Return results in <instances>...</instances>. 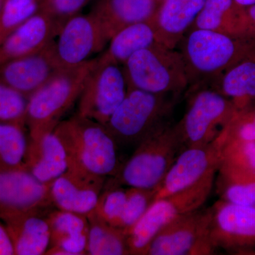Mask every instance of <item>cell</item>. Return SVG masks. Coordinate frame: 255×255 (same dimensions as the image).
I'll list each match as a JSON object with an SVG mask.
<instances>
[{"instance_id": "cell-1", "label": "cell", "mask_w": 255, "mask_h": 255, "mask_svg": "<svg viewBox=\"0 0 255 255\" xmlns=\"http://www.w3.org/2000/svg\"><path fill=\"white\" fill-rule=\"evenodd\" d=\"M191 89L209 85L235 64L255 55V39L190 28L179 45Z\"/></svg>"}, {"instance_id": "cell-2", "label": "cell", "mask_w": 255, "mask_h": 255, "mask_svg": "<svg viewBox=\"0 0 255 255\" xmlns=\"http://www.w3.org/2000/svg\"><path fill=\"white\" fill-rule=\"evenodd\" d=\"M54 130L68 152L69 168L107 179L119 172V145L103 124L77 114Z\"/></svg>"}, {"instance_id": "cell-3", "label": "cell", "mask_w": 255, "mask_h": 255, "mask_svg": "<svg viewBox=\"0 0 255 255\" xmlns=\"http://www.w3.org/2000/svg\"><path fill=\"white\" fill-rule=\"evenodd\" d=\"M175 125L165 122L139 142L107 186L155 189L183 150Z\"/></svg>"}, {"instance_id": "cell-4", "label": "cell", "mask_w": 255, "mask_h": 255, "mask_svg": "<svg viewBox=\"0 0 255 255\" xmlns=\"http://www.w3.org/2000/svg\"><path fill=\"white\" fill-rule=\"evenodd\" d=\"M97 58L64 68L28 97L26 125L31 139L52 132L79 100Z\"/></svg>"}, {"instance_id": "cell-5", "label": "cell", "mask_w": 255, "mask_h": 255, "mask_svg": "<svg viewBox=\"0 0 255 255\" xmlns=\"http://www.w3.org/2000/svg\"><path fill=\"white\" fill-rule=\"evenodd\" d=\"M122 66L128 88L179 96L189 86L180 52L159 43L134 53Z\"/></svg>"}, {"instance_id": "cell-6", "label": "cell", "mask_w": 255, "mask_h": 255, "mask_svg": "<svg viewBox=\"0 0 255 255\" xmlns=\"http://www.w3.org/2000/svg\"><path fill=\"white\" fill-rule=\"evenodd\" d=\"M177 97L128 88L125 98L104 126L118 145H137L167 122Z\"/></svg>"}, {"instance_id": "cell-7", "label": "cell", "mask_w": 255, "mask_h": 255, "mask_svg": "<svg viewBox=\"0 0 255 255\" xmlns=\"http://www.w3.org/2000/svg\"><path fill=\"white\" fill-rule=\"evenodd\" d=\"M216 172L187 189L154 201L140 221L126 233L130 255H143L162 228L183 215L201 209L214 189Z\"/></svg>"}, {"instance_id": "cell-8", "label": "cell", "mask_w": 255, "mask_h": 255, "mask_svg": "<svg viewBox=\"0 0 255 255\" xmlns=\"http://www.w3.org/2000/svg\"><path fill=\"white\" fill-rule=\"evenodd\" d=\"M191 90L187 110L175 124L184 149L215 141L236 113L231 101L213 87L204 85Z\"/></svg>"}, {"instance_id": "cell-9", "label": "cell", "mask_w": 255, "mask_h": 255, "mask_svg": "<svg viewBox=\"0 0 255 255\" xmlns=\"http://www.w3.org/2000/svg\"><path fill=\"white\" fill-rule=\"evenodd\" d=\"M211 209H199L167 224L151 241L143 255H209L216 249L210 238Z\"/></svg>"}, {"instance_id": "cell-10", "label": "cell", "mask_w": 255, "mask_h": 255, "mask_svg": "<svg viewBox=\"0 0 255 255\" xmlns=\"http://www.w3.org/2000/svg\"><path fill=\"white\" fill-rule=\"evenodd\" d=\"M127 92L123 66L100 56L79 99L78 114L105 125Z\"/></svg>"}, {"instance_id": "cell-11", "label": "cell", "mask_w": 255, "mask_h": 255, "mask_svg": "<svg viewBox=\"0 0 255 255\" xmlns=\"http://www.w3.org/2000/svg\"><path fill=\"white\" fill-rule=\"evenodd\" d=\"M210 209V238L216 250L243 255L255 251V208L220 199Z\"/></svg>"}, {"instance_id": "cell-12", "label": "cell", "mask_w": 255, "mask_h": 255, "mask_svg": "<svg viewBox=\"0 0 255 255\" xmlns=\"http://www.w3.org/2000/svg\"><path fill=\"white\" fill-rule=\"evenodd\" d=\"M225 140L224 130L211 143L182 150L156 188L155 200L187 189L209 174L217 172Z\"/></svg>"}, {"instance_id": "cell-13", "label": "cell", "mask_w": 255, "mask_h": 255, "mask_svg": "<svg viewBox=\"0 0 255 255\" xmlns=\"http://www.w3.org/2000/svg\"><path fill=\"white\" fill-rule=\"evenodd\" d=\"M50 186L35 179L26 169H0V221L53 209Z\"/></svg>"}, {"instance_id": "cell-14", "label": "cell", "mask_w": 255, "mask_h": 255, "mask_svg": "<svg viewBox=\"0 0 255 255\" xmlns=\"http://www.w3.org/2000/svg\"><path fill=\"white\" fill-rule=\"evenodd\" d=\"M55 40L62 68L76 66L103 51L110 40L91 14L75 15L65 21Z\"/></svg>"}, {"instance_id": "cell-15", "label": "cell", "mask_w": 255, "mask_h": 255, "mask_svg": "<svg viewBox=\"0 0 255 255\" xmlns=\"http://www.w3.org/2000/svg\"><path fill=\"white\" fill-rule=\"evenodd\" d=\"M63 68L57 58L53 41L38 53L0 65V81L28 98Z\"/></svg>"}, {"instance_id": "cell-16", "label": "cell", "mask_w": 255, "mask_h": 255, "mask_svg": "<svg viewBox=\"0 0 255 255\" xmlns=\"http://www.w3.org/2000/svg\"><path fill=\"white\" fill-rule=\"evenodd\" d=\"M107 180L69 168L50 184L52 204L55 209L87 216L95 211Z\"/></svg>"}, {"instance_id": "cell-17", "label": "cell", "mask_w": 255, "mask_h": 255, "mask_svg": "<svg viewBox=\"0 0 255 255\" xmlns=\"http://www.w3.org/2000/svg\"><path fill=\"white\" fill-rule=\"evenodd\" d=\"M60 30L58 23L41 9L18 26L0 45V65L44 49L55 41Z\"/></svg>"}, {"instance_id": "cell-18", "label": "cell", "mask_w": 255, "mask_h": 255, "mask_svg": "<svg viewBox=\"0 0 255 255\" xmlns=\"http://www.w3.org/2000/svg\"><path fill=\"white\" fill-rule=\"evenodd\" d=\"M69 165L68 152L55 130L38 138L29 137L25 168L38 182L50 186L68 170Z\"/></svg>"}, {"instance_id": "cell-19", "label": "cell", "mask_w": 255, "mask_h": 255, "mask_svg": "<svg viewBox=\"0 0 255 255\" xmlns=\"http://www.w3.org/2000/svg\"><path fill=\"white\" fill-rule=\"evenodd\" d=\"M206 0H164L151 19L157 43L177 48L191 27Z\"/></svg>"}, {"instance_id": "cell-20", "label": "cell", "mask_w": 255, "mask_h": 255, "mask_svg": "<svg viewBox=\"0 0 255 255\" xmlns=\"http://www.w3.org/2000/svg\"><path fill=\"white\" fill-rule=\"evenodd\" d=\"M50 244L46 255H87L89 221L86 216L58 209L47 213Z\"/></svg>"}, {"instance_id": "cell-21", "label": "cell", "mask_w": 255, "mask_h": 255, "mask_svg": "<svg viewBox=\"0 0 255 255\" xmlns=\"http://www.w3.org/2000/svg\"><path fill=\"white\" fill-rule=\"evenodd\" d=\"M157 8L155 0H96L90 14L110 41L127 26L152 19Z\"/></svg>"}, {"instance_id": "cell-22", "label": "cell", "mask_w": 255, "mask_h": 255, "mask_svg": "<svg viewBox=\"0 0 255 255\" xmlns=\"http://www.w3.org/2000/svg\"><path fill=\"white\" fill-rule=\"evenodd\" d=\"M50 210L26 213L3 222L12 241L15 255L46 254L50 244L47 219Z\"/></svg>"}, {"instance_id": "cell-23", "label": "cell", "mask_w": 255, "mask_h": 255, "mask_svg": "<svg viewBox=\"0 0 255 255\" xmlns=\"http://www.w3.org/2000/svg\"><path fill=\"white\" fill-rule=\"evenodd\" d=\"M190 28L255 39L250 32L246 7L239 6L234 0H206Z\"/></svg>"}, {"instance_id": "cell-24", "label": "cell", "mask_w": 255, "mask_h": 255, "mask_svg": "<svg viewBox=\"0 0 255 255\" xmlns=\"http://www.w3.org/2000/svg\"><path fill=\"white\" fill-rule=\"evenodd\" d=\"M209 86L231 100L236 112L255 103V55L235 64Z\"/></svg>"}, {"instance_id": "cell-25", "label": "cell", "mask_w": 255, "mask_h": 255, "mask_svg": "<svg viewBox=\"0 0 255 255\" xmlns=\"http://www.w3.org/2000/svg\"><path fill=\"white\" fill-rule=\"evenodd\" d=\"M156 43H158L152 21H141L117 32L100 57L123 65L134 53Z\"/></svg>"}, {"instance_id": "cell-26", "label": "cell", "mask_w": 255, "mask_h": 255, "mask_svg": "<svg viewBox=\"0 0 255 255\" xmlns=\"http://www.w3.org/2000/svg\"><path fill=\"white\" fill-rule=\"evenodd\" d=\"M214 187L221 200L255 209V172L219 165Z\"/></svg>"}, {"instance_id": "cell-27", "label": "cell", "mask_w": 255, "mask_h": 255, "mask_svg": "<svg viewBox=\"0 0 255 255\" xmlns=\"http://www.w3.org/2000/svg\"><path fill=\"white\" fill-rule=\"evenodd\" d=\"M89 221L87 255H130L127 237L123 230L106 223L92 213Z\"/></svg>"}, {"instance_id": "cell-28", "label": "cell", "mask_w": 255, "mask_h": 255, "mask_svg": "<svg viewBox=\"0 0 255 255\" xmlns=\"http://www.w3.org/2000/svg\"><path fill=\"white\" fill-rule=\"evenodd\" d=\"M28 143L26 126L0 123V169L25 168Z\"/></svg>"}, {"instance_id": "cell-29", "label": "cell", "mask_w": 255, "mask_h": 255, "mask_svg": "<svg viewBox=\"0 0 255 255\" xmlns=\"http://www.w3.org/2000/svg\"><path fill=\"white\" fill-rule=\"evenodd\" d=\"M44 0H3L0 9V45L15 29L41 11Z\"/></svg>"}, {"instance_id": "cell-30", "label": "cell", "mask_w": 255, "mask_h": 255, "mask_svg": "<svg viewBox=\"0 0 255 255\" xmlns=\"http://www.w3.org/2000/svg\"><path fill=\"white\" fill-rule=\"evenodd\" d=\"M221 164L238 170L255 172V140L228 139L226 135Z\"/></svg>"}, {"instance_id": "cell-31", "label": "cell", "mask_w": 255, "mask_h": 255, "mask_svg": "<svg viewBox=\"0 0 255 255\" xmlns=\"http://www.w3.org/2000/svg\"><path fill=\"white\" fill-rule=\"evenodd\" d=\"M127 193V201L119 226V228L123 230L125 233L133 227L145 214L155 200L156 191L128 187Z\"/></svg>"}, {"instance_id": "cell-32", "label": "cell", "mask_w": 255, "mask_h": 255, "mask_svg": "<svg viewBox=\"0 0 255 255\" xmlns=\"http://www.w3.org/2000/svg\"><path fill=\"white\" fill-rule=\"evenodd\" d=\"M127 191L122 186L105 185L94 214L106 223L119 228L127 201Z\"/></svg>"}, {"instance_id": "cell-33", "label": "cell", "mask_w": 255, "mask_h": 255, "mask_svg": "<svg viewBox=\"0 0 255 255\" xmlns=\"http://www.w3.org/2000/svg\"><path fill=\"white\" fill-rule=\"evenodd\" d=\"M28 98L0 81V123L26 126Z\"/></svg>"}, {"instance_id": "cell-34", "label": "cell", "mask_w": 255, "mask_h": 255, "mask_svg": "<svg viewBox=\"0 0 255 255\" xmlns=\"http://www.w3.org/2000/svg\"><path fill=\"white\" fill-rule=\"evenodd\" d=\"M225 132L228 139L255 140V103L236 112Z\"/></svg>"}, {"instance_id": "cell-35", "label": "cell", "mask_w": 255, "mask_h": 255, "mask_svg": "<svg viewBox=\"0 0 255 255\" xmlns=\"http://www.w3.org/2000/svg\"><path fill=\"white\" fill-rule=\"evenodd\" d=\"M92 0H44L42 9L49 14L61 28L67 20L80 14Z\"/></svg>"}, {"instance_id": "cell-36", "label": "cell", "mask_w": 255, "mask_h": 255, "mask_svg": "<svg viewBox=\"0 0 255 255\" xmlns=\"http://www.w3.org/2000/svg\"><path fill=\"white\" fill-rule=\"evenodd\" d=\"M14 255V246L9 232L4 223L0 222V255Z\"/></svg>"}, {"instance_id": "cell-37", "label": "cell", "mask_w": 255, "mask_h": 255, "mask_svg": "<svg viewBox=\"0 0 255 255\" xmlns=\"http://www.w3.org/2000/svg\"><path fill=\"white\" fill-rule=\"evenodd\" d=\"M246 11L251 35L255 39V4L246 7Z\"/></svg>"}, {"instance_id": "cell-38", "label": "cell", "mask_w": 255, "mask_h": 255, "mask_svg": "<svg viewBox=\"0 0 255 255\" xmlns=\"http://www.w3.org/2000/svg\"><path fill=\"white\" fill-rule=\"evenodd\" d=\"M236 4L243 7H248V6H252L255 4V0H234Z\"/></svg>"}, {"instance_id": "cell-39", "label": "cell", "mask_w": 255, "mask_h": 255, "mask_svg": "<svg viewBox=\"0 0 255 255\" xmlns=\"http://www.w3.org/2000/svg\"><path fill=\"white\" fill-rule=\"evenodd\" d=\"M164 1V0H155L156 3H157V5H158V6H159V5L162 4V3Z\"/></svg>"}, {"instance_id": "cell-40", "label": "cell", "mask_w": 255, "mask_h": 255, "mask_svg": "<svg viewBox=\"0 0 255 255\" xmlns=\"http://www.w3.org/2000/svg\"><path fill=\"white\" fill-rule=\"evenodd\" d=\"M248 255H255V251L251 252L248 253Z\"/></svg>"}, {"instance_id": "cell-41", "label": "cell", "mask_w": 255, "mask_h": 255, "mask_svg": "<svg viewBox=\"0 0 255 255\" xmlns=\"http://www.w3.org/2000/svg\"><path fill=\"white\" fill-rule=\"evenodd\" d=\"M3 0H0V9H1V4H2Z\"/></svg>"}]
</instances>
